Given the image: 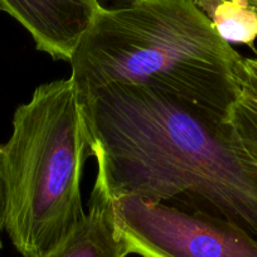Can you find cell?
I'll return each mask as SVG.
<instances>
[{
    "label": "cell",
    "mask_w": 257,
    "mask_h": 257,
    "mask_svg": "<svg viewBox=\"0 0 257 257\" xmlns=\"http://www.w3.org/2000/svg\"><path fill=\"white\" fill-rule=\"evenodd\" d=\"M80 101L97 162L95 184L111 201L178 207L187 198L183 209L222 217L257 238V179L223 123L143 86L108 85Z\"/></svg>",
    "instance_id": "obj_1"
},
{
    "label": "cell",
    "mask_w": 257,
    "mask_h": 257,
    "mask_svg": "<svg viewBox=\"0 0 257 257\" xmlns=\"http://www.w3.org/2000/svg\"><path fill=\"white\" fill-rule=\"evenodd\" d=\"M243 57L192 0H147L98 11L70 59L78 96L108 85L143 86L223 123Z\"/></svg>",
    "instance_id": "obj_2"
},
{
    "label": "cell",
    "mask_w": 257,
    "mask_h": 257,
    "mask_svg": "<svg viewBox=\"0 0 257 257\" xmlns=\"http://www.w3.org/2000/svg\"><path fill=\"white\" fill-rule=\"evenodd\" d=\"M0 145L4 229L23 257H42L83 219L90 134L71 78L38 86Z\"/></svg>",
    "instance_id": "obj_3"
},
{
    "label": "cell",
    "mask_w": 257,
    "mask_h": 257,
    "mask_svg": "<svg viewBox=\"0 0 257 257\" xmlns=\"http://www.w3.org/2000/svg\"><path fill=\"white\" fill-rule=\"evenodd\" d=\"M112 202L116 229L130 254L257 257V238L222 217L134 197Z\"/></svg>",
    "instance_id": "obj_4"
},
{
    "label": "cell",
    "mask_w": 257,
    "mask_h": 257,
    "mask_svg": "<svg viewBox=\"0 0 257 257\" xmlns=\"http://www.w3.org/2000/svg\"><path fill=\"white\" fill-rule=\"evenodd\" d=\"M0 9L19 22L39 51L70 61L92 24L95 0H0Z\"/></svg>",
    "instance_id": "obj_5"
},
{
    "label": "cell",
    "mask_w": 257,
    "mask_h": 257,
    "mask_svg": "<svg viewBox=\"0 0 257 257\" xmlns=\"http://www.w3.org/2000/svg\"><path fill=\"white\" fill-rule=\"evenodd\" d=\"M127 247L118 236L113 202L93 185L88 212L61 242L42 257H127Z\"/></svg>",
    "instance_id": "obj_6"
},
{
    "label": "cell",
    "mask_w": 257,
    "mask_h": 257,
    "mask_svg": "<svg viewBox=\"0 0 257 257\" xmlns=\"http://www.w3.org/2000/svg\"><path fill=\"white\" fill-rule=\"evenodd\" d=\"M223 128L236 157L257 179V80L246 67L244 57L237 67L236 97Z\"/></svg>",
    "instance_id": "obj_7"
},
{
    "label": "cell",
    "mask_w": 257,
    "mask_h": 257,
    "mask_svg": "<svg viewBox=\"0 0 257 257\" xmlns=\"http://www.w3.org/2000/svg\"><path fill=\"white\" fill-rule=\"evenodd\" d=\"M206 14L221 38L253 47L257 39V12L246 0H192Z\"/></svg>",
    "instance_id": "obj_8"
},
{
    "label": "cell",
    "mask_w": 257,
    "mask_h": 257,
    "mask_svg": "<svg viewBox=\"0 0 257 257\" xmlns=\"http://www.w3.org/2000/svg\"><path fill=\"white\" fill-rule=\"evenodd\" d=\"M147 2V0H95L98 11L103 12H115L127 9L130 7H134L137 4Z\"/></svg>",
    "instance_id": "obj_9"
},
{
    "label": "cell",
    "mask_w": 257,
    "mask_h": 257,
    "mask_svg": "<svg viewBox=\"0 0 257 257\" xmlns=\"http://www.w3.org/2000/svg\"><path fill=\"white\" fill-rule=\"evenodd\" d=\"M244 64L252 76L257 80V58H244Z\"/></svg>",
    "instance_id": "obj_10"
},
{
    "label": "cell",
    "mask_w": 257,
    "mask_h": 257,
    "mask_svg": "<svg viewBox=\"0 0 257 257\" xmlns=\"http://www.w3.org/2000/svg\"><path fill=\"white\" fill-rule=\"evenodd\" d=\"M0 214L4 218V197H3V182H2V168H0Z\"/></svg>",
    "instance_id": "obj_11"
},
{
    "label": "cell",
    "mask_w": 257,
    "mask_h": 257,
    "mask_svg": "<svg viewBox=\"0 0 257 257\" xmlns=\"http://www.w3.org/2000/svg\"><path fill=\"white\" fill-rule=\"evenodd\" d=\"M3 229H4V218L3 216L0 214V233H2ZM0 248H2V238H0Z\"/></svg>",
    "instance_id": "obj_12"
},
{
    "label": "cell",
    "mask_w": 257,
    "mask_h": 257,
    "mask_svg": "<svg viewBox=\"0 0 257 257\" xmlns=\"http://www.w3.org/2000/svg\"><path fill=\"white\" fill-rule=\"evenodd\" d=\"M246 2L257 12V0H246Z\"/></svg>",
    "instance_id": "obj_13"
}]
</instances>
